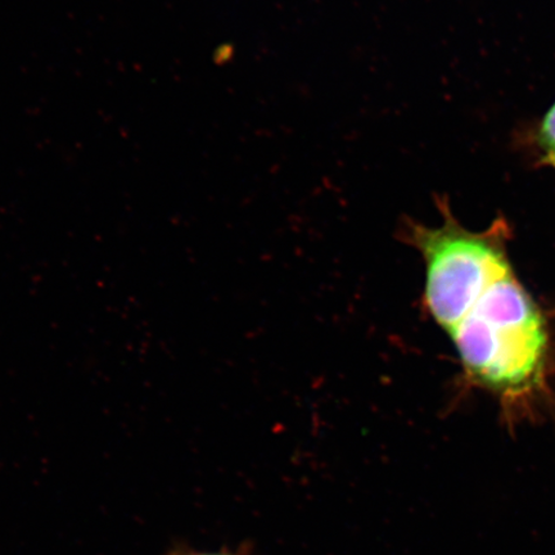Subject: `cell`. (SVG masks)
Segmentation results:
<instances>
[{"label":"cell","mask_w":555,"mask_h":555,"mask_svg":"<svg viewBox=\"0 0 555 555\" xmlns=\"http://www.w3.org/2000/svg\"><path fill=\"white\" fill-rule=\"evenodd\" d=\"M511 225L498 218L482 232L443 229L425 253L423 302L448 333L464 378L492 395L511 425L550 397V324L513 267Z\"/></svg>","instance_id":"6da1fadb"},{"label":"cell","mask_w":555,"mask_h":555,"mask_svg":"<svg viewBox=\"0 0 555 555\" xmlns=\"http://www.w3.org/2000/svg\"><path fill=\"white\" fill-rule=\"evenodd\" d=\"M538 141L540 149L544 152L543 157L555 155V103L541 121Z\"/></svg>","instance_id":"7a4b0ae2"},{"label":"cell","mask_w":555,"mask_h":555,"mask_svg":"<svg viewBox=\"0 0 555 555\" xmlns=\"http://www.w3.org/2000/svg\"><path fill=\"white\" fill-rule=\"evenodd\" d=\"M543 163L547 166H552L555 169V155L543 157Z\"/></svg>","instance_id":"3957f363"},{"label":"cell","mask_w":555,"mask_h":555,"mask_svg":"<svg viewBox=\"0 0 555 555\" xmlns=\"http://www.w3.org/2000/svg\"><path fill=\"white\" fill-rule=\"evenodd\" d=\"M184 555H237L232 553H190Z\"/></svg>","instance_id":"277c9868"}]
</instances>
